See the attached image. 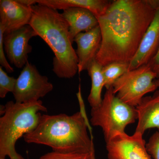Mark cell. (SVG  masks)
I'll use <instances>...</instances> for the list:
<instances>
[{"instance_id": "obj_3", "label": "cell", "mask_w": 159, "mask_h": 159, "mask_svg": "<svg viewBox=\"0 0 159 159\" xmlns=\"http://www.w3.org/2000/svg\"><path fill=\"white\" fill-rule=\"evenodd\" d=\"M31 9L29 25L54 53L53 72L59 78H73L78 72V59L68 24L57 10L40 4L33 5Z\"/></svg>"}, {"instance_id": "obj_12", "label": "cell", "mask_w": 159, "mask_h": 159, "mask_svg": "<svg viewBox=\"0 0 159 159\" xmlns=\"http://www.w3.org/2000/svg\"><path fill=\"white\" fill-rule=\"evenodd\" d=\"M159 48V7L145 32L136 54L129 64V70L148 64Z\"/></svg>"}, {"instance_id": "obj_17", "label": "cell", "mask_w": 159, "mask_h": 159, "mask_svg": "<svg viewBox=\"0 0 159 159\" xmlns=\"http://www.w3.org/2000/svg\"><path fill=\"white\" fill-rule=\"evenodd\" d=\"M129 63L114 62L102 67L104 87L106 89L112 87L115 82L129 71Z\"/></svg>"}, {"instance_id": "obj_13", "label": "cell", "mask_w": 159, "mask_h": 159, "mask_svg": "<svg viewBox=\"0 0 159 159\" xmlns=\"http://www.w3.org/2000/svg\"><path fill=\"white\" fill-rule=\"evenodd\" d=\"M136 108L138 123L135 133L143 135L145 131L151 128L159 131V90L152 96L144 97Z\"/></svg>"}, {"instance_id": "obj_14", "label": "cell", "mask_w": 159, "mask_h": 159, "mask_svg": "<svg viewBox=\"0 0 159 159\" xmlns=\"http://www.w3.org/2000/svg\"><path fill=\"white\" fill-rule=\"evenodd\" d=\"M61 14L68 24L70 37L73 42L77 34L90 31L99 25L96 16L84 8L64 9Z\"/></svg>"}, {"instance_id": "obj_10", "label": "cell", "mask_w": 159, "mask_h": 159, "mask_svg": "<svg viewBox=\"0 0 159 159\" xmlns=\"http://www.w3.org/2000/svg\"><path fill=\"white\" fill-rule=\"evenodd\" d=\"M32 16L31 6L19 0L0 1V26L5 34L29 25Z\"/></svg>"}, {"instance_id": "obj_5", "label": "cell", "mask_w": 159, "mask_h": 159, "mask_svg": "<svg viewBox=\"0 0 159 159\" xmlns=\"http://www.w3.org/2000/svg\"><path fill=\"white\" fill-rule=\"evenodd\" d=\"M91 124L102 128L106 143L115 136L125 133L129 124L138 119L136 108L116 96L113 87L107 89L101 104L91 109Z\"/></svg>"}, {"instance_id": "obj_1", "label": "cell", "mask_w": 159, "mask_h": 159, "mask_svg": "<svg viewBox=\"0 0 159 159\" xmlns=\"http://www.w3.org/2000/svg\"><path fill=\"white\" fill-rule=\"evenodd\" d=\"M159 1L115 0L97 18L101 47L96 60L102 67L114 62L129 63L153 20Z\"/></svg>"}, {"instance_id": "obj_6", "label": "cell", "mask_w": 159, "mask_h": 159, "mask_svg": "<svg viewBox=\"0 0 159 159\" xmlns=\"http://www.w3.org/2000/svg\"><path fill=\"white\" fill-rule=\"evenodd\" d=\"M156 78L157 74L149 64L141 66L117 80L112 86L114 93L123 102L136 107L145 95L157 90Z\"/></svg>"}, {"instance_id": "obj_25", "label": "cell", "mask_w": 159, "mask_h": 159, "mask_svg": "<svg viewBox=\"0 0 159 159\" xmlns=\"http://www.w3.org/2000/svg\"><path fill=\"white\" fill-rule=\"evenodd\" d=\"M0 159H6V158H0Z\"/></svg>"}, {"instance_id": "obj_19", "label": "cell", "mask_w": 159, "mask_h": 159, "mask_svg": "<svg viewBox=\"0 0 159 159\" xmlns=\"http://www.w3.org/2000/svg\"><path fill=\"white\" fill-rule=\"evenodd\" d=\"M91 152L86 153H61L52 151L51 152L43 155L39 159H92Z\"/></svg>"}, {"instance_id": "obj_23", "label": "cell", "mask_w": 159, "mask_h": 159, "mask_svg": "<svg viewBox=\"0 0 159 159\" xmlns=\"http://www.w3.org/2000/svg\"><path fill=\"white\" fill-rule=\"evenodd\" d=\"M91 158L92 159H96V156H95V148L94 147L92 149V151H91Z\"/></svg>"}, {"instance_id": "obj_4", "label": "cell", "mask_w": 159, "mask_h": 159, "mask_svg": "<svg viewBox=\"0 0 159 159\" xmlns=\"http://www.w3.org/2000/svg\"><path fill=\"white\" fill-rule=\"evenodd\" d=\"M5 113L0 118V158L25 159L16 150L17 140L37 127L42 115L47 107L41 100L17 103L9 101Z\"/></svg>"}, {"instance_id": "obj_24", "label": "cell", "mask_w": 159, "mask_h": 159, "mask_svg": "<svg viewBox=\"0 0 159 159\" xmlns=\"http://www.w3.org/2000/svg\"><path fill=\"white\" fill-rule=\"evenodd\" d=\"M154 83L157 88H159V79L155 80Z\"/></svg>"}, {"instance_id": "obj_18", "label": "cell", "mask_w": 159, "mask_h": 159, "mask_svg": "<svg viewBox=\"0 0 159 159\" xmlns=\"http://www.w3.org/2000/svg\"><path fill=\"white\" fill-rule=\"evenodd\" d=\"M16 79L10 77L0 66V97L4 98L9 93H13Z\"/></svg>"}, {"instance_id": "obj_9", "label": "cell", "mask_w": 159, "mask_h": 159, "mask_svg": "<svg viewBox=\"0 0 159 159\" xmlns=\"http://www.w3.org/2000/svg\"><path fill=\"white\" fill-rule=\"evenodd\" d=\"M37 36L29 25L4 34V49L11 64L18 68H24L28 61V55L32 51L29 40Z\"/></svg>"}, {"instance_id": "obj_2", "label": "cell", "mask_w": 159, "mask_h": 159, "mask_svg": "<svg viewBox=\"0 0 159 159\" xmlns=\"http://www.w3.org/2000/svg\"><path fill=\"white\" fill-rule=\"evenodd\" d=\"M84 110L68 116L43 115L36 128L23 136L29 144L51 147L61 153H90L94 147L93 138L89 136V124Z\"/></svg>"}, {"instance_id": "obj_22", "label": "cell", "mask_w": 159, "mask_h": 159, "mask_svg": "<svg viewBox=\"0 0 159 159\" xmlns=\"http://www.w3.org/2000/svg\"><path fill=\"white\" fill-rule=\"evenodd\" d=\"M152 70L157 74V78L159 79V48L157 54L148 64Z\"/></svg>"}, {"instance_id": "obj_7", "label": "cell", "mask_w": 159, "mask_h": 159, "mask_svg": "<svg viewBox=\"0 0 159 159\" xmlns=\"http://www.w3.org/2000/svg\"><path fill=\"white\" fill-rule=\"evenodd\" d=\"M53 88L48 77L40 74L36 66L28 61L16 79L12 93L16 102L26 103L39 100Z\"/></svg>"}, {"instance_id": "obj_20", "label": "cell", "mask_w": 159, "mask_h": 159, "mask_svg": "<svg viewBox=\"0 0 159 159\" xmlns=\"http://www.w3.org/2000/svg\"><path fill=\"white\" fill-rule=\"evenodd\" d=\"M148 153L152 159H159V131H157L150 137L146 144Z\"/></svg>"}, {"instance_id": "obj_8", "label": "cell", "mask_w": 159, "mask_h": 159, "mask_svg": "<svg viewBox=\"0 0 159 159\" xmlns=\"http://www.w3.org/2000/svg\"><path fill=\"white\" fill-rule=\"evenodd\" d=\"M143 135L119 134L106 143L108 159H152L146 148Z\"/></svg>"}, {"instance_id": "obj_11", "label": "cell", "mask_w": 159, "mask_h": 159, "mask_svg": "<svg viewBox=\"0 0 159 159\" xmlns=\"http://www.w3.org/2000/svg\"><path fill=\"white\" fill-rule=\"evenodd\" d=\"M101 31L99 25L90 31L77 34L74 42L77 43L76 51L78 59V73L88 70L96 60L101 47Z\"/></svg>"}, {"instance_id": "obj_15", "label": "cell", "mask_w": 159, "mask_h": 159, "mask_svg": "<svg viewBox=\"0 0 159 159\" xmlns=\"http://www.w3.org/2000/svg\"><path fill=\"white\" fill-rule=\"evenodd\" d=\"M111 2L107 0H31L32 5L40 4L55 10L84 8L92 11L97 18L105 13Z\"/></svg>"}, {"instance_id": "obj_21", "label": "cell", "mask_w": 159, "mask_h": 159, "mask_svg": "<svg viewBox=\"0 0 159 159\" xmlns=\"http://www.w3.org/2000/svg\"><path fill=\"white\" fill-rule=\"evenodd\" d=\"M4 34L5 30L2 27L0 26V64L1 66L6 69V72L9 73H13L14 70L9 64L5 54V51L3 42Z\"/></svg>"}, {"instance_id": "obj_16", "label": "cell", "mask_w": 159, "mask_h": 159, "mask_svg": "<svg viewBox=\"0 0 159 159\" xmlns=\"http://www.w3.org/2000/svg\"><path fill=\"white\" fill-rule=\"evenodd\" d=\"M102 69V66L96 60L92 63L88 70L92 80L90 93L88 100L92 108L99 106L102 101L101 95L102 89L104 87Z\"/></svg>"}]
</instances>
